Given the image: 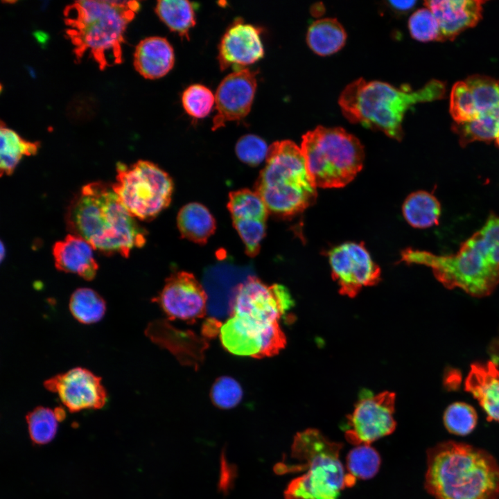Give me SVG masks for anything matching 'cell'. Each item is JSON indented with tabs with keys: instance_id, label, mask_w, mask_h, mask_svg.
I'll return each instance as SVG.
<instances>
[{
	"instance_id": "6da1fadb",
	"label": "cell",
	"mask_w": 499,
	"mask_h": 499,
	"mask_svg": "<svg viewBox=\"0 0 499 499\" xmlns=\"http://www.w3.org/2000/svg\"><path fill=\"white\" fill-rule=\"evenodd\" d=\"M67 226L105 254L128 257L142 247L145 231L120 202L112 184L94 182L85 185L68 207Z\"/></svg>"
},
{
	"instance_id": "7a4b0ae2",
	"label": "cell",
	"mask_w": 499,
	"mask_h": 499,
	"mask_svg": "<svg viewBox=\"0 0 499 499\" xmlns=\"http://www.w3.org/2000/svg\"><path fill=\"white\" fill-rule=\"evenodd\" d=\"M425 487L435 499H498L499 464L483 449L444 441L427 451Z\"/></svg>"
},
{
	"instance_id": "3957f363",
	"label": "cell",
	"mask_w": 499,
	"mask_h": 499,
	"mask_svg": "<svg viewBox=\"0 0 499 499\" xmlns=\"http://www.w3.org/2000/svg\"><path fill=\"white\" fill-rule=\"evenodd\" d=\"M139 8L135 1L82 0L67 5L65 34L76 60L87 55L100 70L121 63L124 33Z\"/></svg>"
},
{
	"instance_id": "277c9868",
	"label": "cell",
	"mask_w": 499,
	"mask_h": 499,
	"mask_svg": "<svg viewBox=\"0 0 499 499\" xmlns=\"http://www.w3.org/2000/svg\"><path fill=\"white\" fill-rule=\"evenodd\" d=\"M445 94V84L437 80L413 90L407 85L398 88L360 78L345 87L338 103L349 121L380 130L399 141L403 138L402 123L408 109L419 103L441 99Z\"/></svg>"
},
{
	"instance_id": "5b68a950",
	"label": "cell",
	"mask_w": 499,
	"mask_h": 499,
	"mask_svg": "<svg viewBox=\"0 0 499 499\" xmlns=\"http://www.w3.org/2000/svg\"><path fill=\"white\" fill-rule=\"evenodd\" d=\"M342 444L331 441L317 429L298 432L291 446L295 464L278 463L277 474L303 471L284 491L285 499H336L341 490L352 487L356 478L345 473L340 459Z\"/></svg>"
},
{
	"instance_id": "8992f818",
	"label": "cell",
	"mask_w": 499,
	"mask_h": 499,
	"mask_svg": "<svg viewBox=\"0 0 499 499\" xmlns=\"http://www.w3.org/2000/svg\"><path fill=\"white\" fill-rule=\"evenodd\" d=\"M401 261L431 268L435 278L446 288H461L478 297L490 295L499 284V250L480 229L448 255L408 248Z\"/></svg>"
},
{
	"instance_id": "52a82bcc",
	"label": "cell",
	"mask_w": 499,
	"mask_h": 499,
	"mask_svg": "<svg viewBox=\"0 0 499 499\" xmlns=\"http://www.w3.org/2000/svg\"><path fill=\"white\" fill-rule=\"evenodd\" d=\"M265 161L254 191L265 202L269 213L289 218L315 202L317 186L308 173L300 147L290 140L276 141L269 146Z\"/></svg>"
},
{
	"instance_id": "ba28073f",
	"label": "cell",
	"mask_w": 499,
	"mask_h": 499,
	"mask_svg": "<svg viewBox=\"0 0 499 499\" xmlns=\"http://www.w3.org/2000/svg\"><path fill=\"white\" fill-rule=\"evenodd\" d=\"M292 304L288 290L283 286H268L259 278L249 277L235 288L230 322L250 342L279 347L286 338L279 320Z\"/></svg>"
},
{
	"instance_id": "9c48e42d",
	"label": "cell",
	"mask_w": 499,
	"mask_h": 499,
	"mask_svg": "<svg viewBox=\"0 0 499 499\" xmlns=\"http://www.w3.org/2000/svg\"><path fill=\"white\" fill-rule=\"evenodd\" d=\"M300 148L317 187H343L363 166L362 145L341 128L317 127L303 136Z\"/></svg>"
},
{
	"instance_id": "30bf717a",
	"label": "cell",
	"mask_w": 499,
	"mask_h": 499,
	"mask_svg": "<svg viewBox=\"0 0 499 499\" xmlns=\"http://www.w3.org/2000/svg\"><path fill=\"white\" fill-rule=\"evenodd\" d=\"M450 114L456 123H465L473 139L491 141L499 134V80L472 75L455 82L450 91Z\"/></svg>"
},
{
	"instance_id": "8fae6325",
	"label": "cell",
	"mask_w": 499,
	"mask_h": 499,
	"mask_svg": "<svg viewBox=\"0 0 499 499\" xmlns=\"http://www.w3.org/2000/svg\"><path fill=\"white\" fill-rule=\"evenodd\" d=\"M116 170L112 189L132 217L150 220L168 207L173 183L168 174L156 164L144 160L128 166L118 163Z\"/></svg>"
},
{
	"instance_id": "7c38bea8",
	"label": "cell",
	"mask_w": 499,
	"mask_h": 499,
	"mask_svg": "<svg viewBox=\"0 0 499 499\" xmlns=\"http://www.w3.org/2000/svg\"><path fill=\"white\" fill-rule=\"evenodd\" d=\"M395 400L396 394L389 391L360 399L348 417L347 441L356 446L370 444L392 434L396 426Z\"/></svg>"
},
{
	"instance_id": "4fadbf2b",
	"label": "cell",
	"mask_w": 499,
	"mask_h": 499,
	"mask_svg": "<svg viewBox=\"0 0 499 499\" xmlns=\"http://www.w3.org/2000/svg\"><path fill=\"white\" fill-rule=\"evenodd\" d=\"M328 256L333 279L343 295L354 297L363 287L374 286L380 279V268L363 243H342L331 249Z\"/></svg>"
},
{
	"instance_id": "5bb4252c",
	"label": "cell",
	"mask_w": 499,
	"mask_h": 499,
	"mask_svg": "<svg viewBox=\"0 0 499 499\" xmlns=\"http://www.w3.org/2000/svg\"><path fill=\"white\" fill-rule=\"evenodd\" d=\"M170 320L193 323L207 313L208 296L195 276L180 271L166 279L159 295L153 299Z\"/></svg>"
},
{
	"instance_id": "9a60e30c",
	"label": "cell",
	"mask_w": 499,
	"mask_h": 499,
	"mask_svg": "<svg viewBox=\"0 0 499 499\" xmlns=\"http://www.w3.org/2000/svg\"><path fill=\"white\" fill-rule=\"evenodd\" d=\"M44 387L57 394L71 412L100 409L106 403L107 393L101 378L83 367H74L44 382Z\"/></svg>"
},
{
	"instance_id": "2e32d148",
	"label": "cell",
	"mask_w": 499,
	"mask_h": 499,
	"mask_svg": "<svg viewBox=\"0 0 499 499\" xmlns=\"http://www.w3.org/2000/svg\"><path fill=\"white\" fill-rule=\"evenodd\" d=\"M256 71L244 68L235 70L221 81L215 96L217 113L213 119V130L248 114L256 92Z\"/></svg>"
},
{
	"instance_id": "e0dca14e",
	"label": "cell",
	"mask_w": 499,
	"mask_h": 499,
	"mask_svg": "<svg viewBox=\"0 0 499 499\" xmlns=\"http://www.w3.org/2000/svg\"><path fill=\"white\" fill-rule=\"evenodd\" d=\"M261 29L240 19L225 32L219 45L218 60L221 70L232 67L235 70L245 68L263 58L264 49Z\"/></svg>"
},
{
	"instance_id": "ac0fdd59",
	"label": "cell",
	"mask_w": 499,
	"mask_h": 499,
	"mask_svg": "<svg viewBox=\"0 0 499 499\" xmlns=\"http://www.w3.org/2000/svg\"><path fill=\"white\" fill-rule=\"evenodd\" d=\"M480 0H432L425 6L435 15L439 26L441 41L454 40L465 30L475 26L482 17Z\"/></svg>"
},
{
	"instance_id": "d6986e66",
	"label": "cell",
	"mask_w": 499,
	"mask_h": 499,
	"mask_svg": "<svg viewBox=\"0 0 499 499\" xmlns=\"http://www.w3.org/2000/svg\"><path fill=\"white\" fill-rule=\"evenodd\" d=\"M93 250L86 240L69 234L53 247L55 268L60 271L76 274L87 281H91L95 277L98 268Z\"/></svg>"
},
{
	"instance_id": "ffe728a7",
	"label": "cell",
	"mask_w": 499,
	"mask_h": 499,
	"mask_svg": "<svg viewBox=\"0 0 499 499\" xmlns=\"http://www.w3.org/2000/svg\"><path fill=\"white\" fill-rule=\"evenodd\" d=\"M464 388L478 401L489 421H499V369L493 362L473 363Z\"/></svg>"
},
{
	"instance_id": "44dd1931",
	"label": "cell",
	"mask_w": 499,
	"mask_h": 499,
	"mask_svg": "<svg viewBox=\"0 0 499 499\" xmlns=\"http://www.w3.org/2000/svg\"><path fill=\"white\" fill-rule=\"evenodd\" d=\"M174 51L168 41L161 37H149L139 42L134 53V67L147 79H157L173 67Z\"/></svg>"
},
{
	"instance_id": "7402d4cb",
	"label": "cell",
	"mask_w": 499,
	"mask_h": 499,
	"mask_svg": "<svg viewBox=\"0 0 499 499\" xmlns=\"http://www.w3.org/2000/svg\"><path fill=\"white\" fill-rule=\"evenodd\" d=\"M177 224L182 237L200 245L207 242L216 228V220L209 209L197 202L181 208Z\"/></svg>"
},
{
	"instance_id": "603a6c76",
	"label": "cell",
	"mask_w": 499,
	"mask_h": 499,
	"mask_svg": "<svg viewBox=\"0 0 499 499\" xmlns=\"http://www.w3.org/2000/svg\"><path fill=\"white\" fill-rule=\"evenodd\" d=\"M346 32L335 19L324 18L314 21L309 27L306 42L316 54L326 56L335 53L344 45Z\"/></svg>"
},
{
	"instance_id": "cb8c5ba5",
	"label": "cell",
	"mask_w": 499,
	"mask_h": 499,
	"mask_svg": "<svg viewBox=\"0 0 499 499\" xmlns=\"http://www.w3.org/2000/svg\"><path fill=\"white\" fill-rule=\"evenodd\" d=\"M402 211L405 220L414 228L426 229L437 225L441 216V204L437 198L426 191L410 194Z\"/></svg>"
},
{
	"instance_id": "d4e9b609",
	"label": "cell",
	"mask_w": 499,
	"mask_h": 499,
	"mask_svg": "<svg viewBox=\"0 0 499 499\" xmlns=\"http://www.w3.org/2000/svg\"><path fill=\"white\" fill-rule=\"evenodd\" d=\"M0 170L1 175H10L23 156L35 155L39 143L28 141L16 132L1 122L0 127Z\"/></svg>"
},
{
	"instance_id": "484cf974",
	"label": "cell",
	"mask_w": 499,
	"mask_h": 499,
	"mask_svg": "<svg viewBox=\"0 0 499 499\" xmlns=\"http://www.w3.org/2000/svg\"><path fill=\"white\" fill-rule=\"evenodd\" d=\"M155 12L170 30L189 40V30L195 24L193 6L190 1L160 0L157 2Z\"/></svg>"
},
{
	"instance_id": "4316f807",
	"label": "cell",
	"mask_w": 499,
	"mask_h": 499,
	"mask_svg": "<svg viewBox=\"0 0 499 499\" xmlns=\"http://www.w3.org/2000/svg\"><path fill=\"white\" fill-rule=\"evenodd\" d=\"M69 307L73 317L85 324L99 322L106 311L104 299L89 288L76 289L71 295Z\"/></svg>"
},
{
	"instance_id": "83f0119b",
	"label": "cell",
	"mask_w": 499,
	"mask_h": 499,
	"mask_svg": "<svg viewBox=\"0 0 499 499\" xmlns=\"http://www.w3.org/2000/svg\"><path fill=\"white\" fill-rule=\"evenodd\" d=\"M227 208L232 220L267 221L269 211L260 195L255 191L243 189L229 195Z\"/></svg>"
},
{
	"instance_id": "f1b7e54d",
	"label": "cell",
	"mask_w": 499,
	"mask_h": 499,
	"mask_svg": "<svg viewBox=\"0 0 499 499\" xmlns=\"http://www.w3.org/2000/svg\"><path fill=\"white\" fill-rule=\"evenodd\" d=\"M30 437L36 444H45L55 437L58 423L62 421L55 409L38 406L26 416Z\"/></svg>"
},
{
	"instance_id": "f546056e",
	"label": "cell",
	"mask_w": 499,
	"mask_h": 499,
	"mask_svg": "<svg viewBox=\"0 0 499 499\" xmlns=\"http://www.w3.org/2000/svg\"><path fill=\"white\" fill-rule=\"evenodd\" d=\"M380 465V455L370 444L356 446L347 457L348 473L356 479L373 478L378 473Z\"/></svg>"
},
{
	"instance_id": "4dcf8cb0",
	"label": "cell",
	"mask_w": 499,
	"mask_h": 499,
	"mask_svg": "<svg viewBox=\"0 0 499 499\" xmlns=\"http://www.w3.org/2000/svg\"><path fill=\"white\" fill-rule=\"evenodd\" d=\"M478 421L475 410L469 404L455 402L447 407L444 414V423L452 434L466 435L475 428Z\"/></svg>"
},
{
	"instance_id": "1f68e13d",
	"label": "cell",
	"mask_w": 499,
	"mask_h": 499,
	"mask_svg": "<svg viewBox=\"0 0 499 499\" xmlns=\"http://www.w3.org/2000/svg\"><path fill=\"white\" fill-rule=\"evenodd\" d=\"M215 96L207 87L195 84L187 87L182 94V103L186 113L194 118H203L211 112Z\"/></svg>"
},
{
	"instance_id": "d6a6232c",
	"label": "cell",
	"mask_w": 499,
	"mask_h": 499,
	"mask_svg": "<svg viewBox=\"0 0 499 499\" xmlns=\"http://www.w3.org/2000/svg\"><path fill=\"white\" fill-rule=\"evenodd\" d=\"M411 36L420 42L441 41L439 26L435 15L427 7L416 10L408 21Z\"/></svg>"
},
{
	"instance_id": "836d02e7",
	"label": "cell",
	"mask_w": 499,
	"mask_h": 499,
	"mask_svg": "<svg viewBox=\"0 0 499 499\" xmlns=\"http://www.w3.org/2000/svg\"><path fill=\"white\" fill-rule=\"evenodd\" d=\"M243 389L238 381L229 376L218 378L211 389V399L218 408L223 410L236 406L242 399Z\"/></svg>"
},
{
	"instance_id": "e575fe53",
	"label": "cell",
	"mask_w": 499,
	"mask_h": 499,
	"mask_svg": "<svg viewBox=\"0 0 499 499\" xmlns=\"http://www.w3.org/2000/svg\"><path fill=\"white\" fill-rule=\"evenodd\" d=\"M266 222L259 220H232L234 227L245 245L246 254L251 257L256 256L259 252L261 243L266 233Z\"/></svg>"
},
{
	"instance_id": "d590c367",
	"label": "cell",
	"mask_w": 499,
	"mask_h": 499,
	"mask_svg": "<svg viewBox=\"0 0 499 499\" xmlns=\"http://www.w3.org/2000/svg\"><path fill=\"white\" fill-rule=\"evenodd\" d=\"M268 148L265 141L259 137L247 134L238 139L235 149L240 161L254 166L266 159Z\"/></svg>"
},
{
	"instance_id": "8d00e7d4",
	"label": "cell",
	"mask_w": 499,
	"mask_h": 499,
	"mask_svg": "<svg viewBox=\"0 0 499 499\" xmlns=\"http://www.w3.org/2000/svg\"><path fill=\"white\" fill-rule=\"evenodd\" d=\"M220 471L218 489L224 494H226L233 486L236 476V470L234 466L227 461L224 453L221 455Z\"/></svg>"
},
{
	"instance_id": "74e56055",
	"label": "cell",
	"mask_w": 499,
	"mask_h": 499,
	"mask_svg": "<svg viewBox=\"0 0 499 499\" xmlns=\"http://www.w3.org/2000/svg\"><path fill=\"white\" fill-rule=\"evenodd\" d=\"M390 6L397 11L405 12L408 11L414 7L416 3L415 1H390Z\"/></svg>"
},
{
	"instance_id": "f35d334b",
	"label": "cell",
	"mask_w": 499,
	"mask_h": 499,
	"mask_svg": "<svg viewBox=\"0 0 499 499\" xmlns=\"http://www.w3.org/2000/svg\"><path fill=\"white\" fill-rule=\"evenodd\" d=\"M495 140H496V143L497 146L499 147V134H498V136Z\"/></svg>"
}]
</instances>
